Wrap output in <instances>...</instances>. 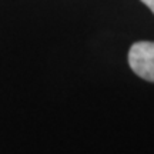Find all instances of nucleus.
<instances>
[{"instance_id":"1","label":"nucleus","mask_w":154,"mask_h":154,"mask_svg":"<svg viewBox=\"0 0 154 154\" xmlns=\"http://www.w3.org/2000/svg\"><path fill=\"white\" fill-rule=\"evenodd\" d=\"M128 64L138 77L154 83V42H137L130 47Z\"/></svg>"},{"instance_id":"2","label":"nucleus","mask_w":154,"mask_h":154,"mask_svg":"<svg viewBox=\"0 0 154 154\" xmlns=\"http://www.w3.org/2000/svg\"><path fill=\"white\" fill-rule=\"evenodd\" d=\"M141 2H143L144 5L147 6L150 10H151V11L154 13V0H141Z\"/></svg>"}]
</instances>
